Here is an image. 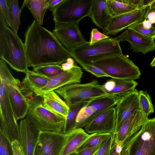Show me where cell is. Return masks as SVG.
<instances>
[{
  "mask_svg": "<svg viewBox=\"0 0 155 155\" xmlns=\"http://www.w3.org/2000/svg\"><path fill=\"white\" fill-rule=\"evenodd\" d=\"M24 42L28 66L61 65L71 57V52L61 44L53 32L34 20L25 33Z\"/></svg>",
  "mask_w": 155,
  "mask_h": 155,
  "instance_id": "obj_1",
  "label": "cell"
},
{
  "mask_svg": "<svg viewBox=\"0 0 155 155\" xmlns=\"http://www.w3.org/2000/svg\"><path fill=\"white\" fill-rule=\"evenodd\" d=\"M71 52V57L81 66L93 65L99 60L123 54L120 42L110 38L92 44L87 41Z\"/></svg>",
  "mask_w": 155,
  "mask_h": 155,
  "instance_id": "obj_2",
  "label": "cell"
},
{
  "mask_svg": "<svg viewBox=\"0 0 155 155\" xmlns=\"http://www.w3.org/2000/svg\"><path fill=\"white\" fill-rule=\"evenodd\" d=\"M27 98L29 105L27 117L39 131L63 133L65 117L45 106L41 97L31 96Z\"/></svg>",
  "mask_w": 155,
  "mask_h": 155,
  "instance_id": "obj_3",
  "label": "cell"
},
{
  "mask_svg": "<svg viewBox=\"0 0 155 155\" xmlns=\"http://www.w3.org/2000/svg\"><path fill=\"white\" fill-rule=\"evenodd\" d=\"M0 39V57L17 71L25 73L28 63L24 43L8 26L4 37Z\"/></svg>",
  "mask_w": 155,
  "mask_h": 155,
  "instance_id": "obj_4",
  "label": "cell"
},
{
  "mask_svg": "<svg viewBox=\"0 0 155 155\" xmlns=\"http://www.w3.org/2000/svg\"><path fill=\"white\" fill-rule=\"evenodd\" d=\"M54 91L65 102L68 107L108 94L102 85L96 79L84 84L68 85Z\"/></svg>",
  "mask_w": 155,
  "mask_h": 155,
  "instance_id": "obj_5",
  "label": "cell"
},
{
  "mask_svg": "<svg viewBox=\"0 0 155 155\" xmlns=\"http://www.w3.org/2000/svg\"><path fill=\"white\" fill-rule=\"evenodd\" d=\"M0 131L12 142L18 140L19 124L12 106L7 91L5 73L0 71Z\"/></svg>",
  "mask_w": 155,
  "mask_h": 155,
  "instance_id": "obj_6",
  "label": "cell"
},
{
  "mask_svg": "<svg viewBox=\"0 0 155 155\" xmlns=\"http://www.w3.org/2000/svg\"><path fill=\"white\" fill-rule=\"evenodd\" d=\"M103 70L111 78L134 81L140 78L139 68L123 54L102 59L93 64Z\"/></svg>",
  "mask_w": 155,
  "mask_h": 155,
  "instance_id": "obj_7",
  "label": "cell"
},
{
  "mask_svg": "<svg viewBox=\"0 0 155 155\" xmlns=\"http://www.w3.org/2000/svg\"><path fill=\"white\" fill-rule=\"evenodd\" d=\"M93 0H63L52 12L54 23H79L89 16Z\"/></svg>",
  "mask_w": 155,
  "mask_h": 155,
  "instance_id": "obj_8",
  "label": "cell"
},
{
  "mask_svg": "<svg viewBox=\"0 0 155 155\" xmlns=\"http://www.w3.org/2000/svg\"><path fill=\"white\" fill-rule=\"evenodd\" d=\"M124 145L129 147V155H155V117L148 119Z\"/></svg>",
  "mask_w": 155,
  "mask_h": 155,
  "instance_id": "obj_9",
  "label": "cell"
},
{
  "mask_svg": "<svg viewBox=\"0 0 155 155\" xmlns=\"http://www.w3.org/2000/svg\"><path fill=\"white\" fill-rule=\"evenodd\" d=\"M124 95L108 94L88 101L78 113L74 129L84 127L99 114L110 108L114 107Z\"/></svg>",
  "mask_w": 155,
  "mask_h": 155,
  "instance_id": "obj_10",
  "label": "cell"
},
{
  "mask_svg": "<svg viewBox=\"0 0 155 155\" xmlns=\"http://www.w3.org/2000/svg\"><path fill=\"white\" fill-rule=\"evenodd\" d=\"M7 91L10 101L17 120L26 117L29 105L27 98L20 89L21 82L12 74L8 68L6 70Z\"/></svg>",
  "mask_w": 155,
  "mask_h": 155,
  "instance_id": "obj_11",
  "label": "cell"
},
{
  "mask_svg": "<svg viewBox=\"0 0 155 155\" xmlns=\"http://www.w3.org/2000/svg\"><path fill=\"white\" fill-rule=\"evenodd\" d=\"M79 23H55L53 31L58 40L71 52L87 42L81 32Z\"/></svg>",
  "mask_w": 155,
  "mask_h": 155,
  "instance_id": "obj_12",
  "label": "cell"
},
{
  "mask_svg": "<svg viewBox=\"0 0 155 155\" xmlns=\"http://www.w3.org/2000/svg\"><path fill=\"white\" fill-rule=\"evenodd\" d=\"M116 123L115 131L117 132L124 123L136 110H141L139 92L136 89L124 95L114 107Z\"/></svg>",
  "mask_w": 155,
  "mask_h": 155,
  "instance_id": "obj_13",
  "label": "cell"
},
{
  "mask_svg": "<svg viewBox=\"0 0 155 155\" xmlns=\"http://www.w3.org/2000/svg\"><path fill=\"white\" fill-rule=\"evenodd\" d=\"M148 7H144L112 17L107 27L103 30V33L107 36L114 35L133 24L142 22Z\"/></svg>",
  "mask_w": 155,
  "mask_h": 155,
  "instance_id": "obj_14",
  "label": "cell"
},
{
  "mask_svg": "<svg viewBox=\"0 0 155 155\" xmlns=\"http://www.w3.org/2000/svg\"><path fill=\"white\" fill-rule=\"evenodd\" d=\"M83 72L81 68L76 65L71 69L64 71L54 77L48 78L46 85L36 94L35 96L41 97L45 93L54 91L68 85L80 83Z\"/></svg>",
  "mask_w": 155,
  "mask_h": 155,
  "instance_id": "obj_15",
  "label": "cell"
},
{
  "mask_svg": "<svg viewBox=\"0 0 155 155\" xmlns=\"http://www.w3.org/2000/svg\"><path fill=\"white\" fill-rule=\"evenodd\" d=\"M39 131L26 116L19 124V141L24 155H33L38 143Z\"/></svg>",
  "mask_w": 155,
  "mask_h": 155,
  "instance_id": "obj_16",
  "label": "cell"
},
{
  "mask_svg": "<svg viewBox=\"0 0 155 155\" xmlns=\"http://www.w3.org/2000/svg\"><path fill=\"white\" fill-rule=\"evenodd\" d=\"M142 111H136L122 124L114 135V140L122 145L139 131L148 120Z\"/></svg>",
  "mask_w": 155,
  "mask_h": 155,
  "instance_id": "obj_17",
  "label": "cell"
},
{
  "mask_svg": "<svg viewBox=\"0 0 155 155\" xmlns=\"http://www.w3.org/2000/svg\"><path fill=\"white\" fill-rule=\"evenodd\" d=\"M115 38L119 42H129L135 53L140 52L145 54L155 50V41L153 38L143 35L131 29H127Z\"/></svg>",
  "mask_w": 155,
  "mask_h": 155,
  "instance_id": "obj_18",
  "label": "cell"
},
{
  "mask_svg": "<svg viewBox=\"0 0 155 155\" xmlns=\"http://www.w3.org/2000/svg\"><path fill=\"white\" fill-rule=\"evenodd\" d=\"M116 123L114 107L110 108L98 115L84 127L87 133L112 134Z\"/></svg>",
  "mask_w": 155,
  "mask_h": 155,
  "instance_id": "obj_19",
  "label": "cell"
},
{
  "mask_svg": "<svg viewBox=\"0 0 155 155\" xmlns=\"http://www.w3.org/2000/svg\"><path fill=\"white\" fill-rule=\"evenodd\" d=\"M67 134L54 131H40L38 142L45 155H61Z\"/></svg>",
  "mask_w": 155,
  "mask_h": 155,
  "instance_id": "obj_20",
  "label": "cell"
},
{
  "mask_svg": "<svg viewBox=\"0 0 155 155\" xmlns=\"http://www.w3.org/2000/svg\"><path fill=\"white\" fill-rule=\"evenodd\" d=\"M25 73V77L21 83L20 90L26 97L35 96L46 85L48 78L29 70Z\"/></svg>",
  "mask_w": 155,
  "mask_h": 155,
  "instance_id": "obj_21",
  "label": "cell"
},
{
  "mask_svg": "<svg viewBox=\"0 0 155 155\" xmlns=\"http://www.w3.org/2000/svg\"><path fill=\"white\" fill-rule=\"evenodd\" d=\"M96 133L89 134L82 128L75 129L67 134L61 155H68L77 149Z\"/></svg>",
  "mask_w": 155,
  "mask_h": 155,
  "instance_id": "obj_22",
  "label": "cell"
},
{
  "mask_svg": "<svg viewBox=\"0 0 155 155\" xmlns=\"http://www.w3.org/2000/svg\"><path fill=\"white\" fill-rule=\"evenodd\" d=\"M89 17L97 26L105 29L112 17L108 12L106 0H93Z\"/></svg>",
  "mask_w": 155,
  "mask_h": 155,
  "instance_id": "obj_23",
  "label": "cell"
},
{
  "mask_svg": "<svg viewBox=\"0 0 155 155\" xmlns=\"http://www.w3.org/2000/svg\"><path fill=\"white\" fill-rule=\"evenodd\" d=\"M138 83L134 80L111 78L102 85L107 94L123 96L134 90Z\"/></svg>",
  "mask_w": 155,
  "mask_h": 155,
  "instance_id": "obj_24",
  "label": "cell"
},
{
  "mask_svg": "<svg viewBox=\"0 0 155 155\" xmlns=\"http://www.w3.org/2000/svg\"><path fill=\"white\" fill-rule=\"evenodd\" d=\"M43 104L47 108L66 118L69 108L64 101L54 91L43 94Z\"/></svg>",
  "mask_w": 155,
  "mask_h": 155,
  "instance_id": "obj_25",
  "label": "cell"
},
{
  "mask_svg": "<svg viewBox=\"0 0 155 155\" xmlns=\"http://www.w3.org/2000/svg\"><path fill=\"white\" fill-rule=\"evenodd\" d=\"M106 2L108 12L112 17L140 9L133 4L132 0H106Z\"/></svg>",
  "mask_w": 155,
  "mask_h": 155,
  "instance_id": "obj_26",
  "label": "cell"
},
{
  "mask_svg": "<svg viewBox=\"0 0 155 155\" xmlns=\"http://www.w3.org/2000/svg\"><path fill=\"white\" fill-rule=\"evenodd\" d=\"M30 11L37 22L41 25L48 7V0H26L23 5Z\"/></svg>",
  "mask_w": 155,
  "mask_h": 155,
  "instance_id": "obj_27",
  "label": "cell"
},
{
  "mask_svg": "<svg viewBox=\"0 0 155 155\" xmlns=\"http://www.w3.org/2000/svg\"><path fill=\"white\" fill-rule=\"evenodd\" d=\"M87 102H82L69 107V110L65 118L63 133L67 134L74 129L76 120L78 113Z\"/></svg>",
  "mask_w": 155,
  "mask_h": 155,
  "instance_id": "obj_28",
  "label": "cell"
},
{
  "mask_svg": "<svg viewBox=\"0 0 155 155\" xmlns=\"http://www.w3.org/2000/svg\"><path fill=\"white\" fill-rule=\"evenodd\" d=\"M7 2L11 13L12 24L11 29L17 33L21 24V11L19 7L18 1L17 0H7Z\"/></svg>",
  "mask_w": 155,
  "mask_h": 155,
  "instance_id": "obj_29",
  "label": "cell"
},
{
  "mask_svg": "<svg viewBox=\"0 0 155 155\" xmlns=\"http://www.w3.org/2000/svg\"><path fill=\"white\" fill-rule=\"evenodd\" d=\"M33 71L47 78L56 76L64 71L60 65L51 64L39 66L33 69Z\"/></svg>",
  "mask_w": 155,
  "mask_h": 155,
  "instance_id": "obj_30",
  "label": "cell"
},
{
  "mask_svg": "<svg viewBox=\"0 0 155 155\" xmlns=\"http://www.w3.org/2000/svg\"><path fill=\"white\" fill-rule=\"evenodd\" d=\"M139 98L142 111L147 117L153 113L154 107L152 104L150 97L145 91L139 92Z\"/></svg>",
  "mask_w": 155,
  "mask_h": 155,
  "instance_id": "obj_31",
  "label": "cell"
},
{
  "mask_svg": "<svg viewBox=\"0 0 155 155\" xmlns=\"http://www.w3.org/2000/svg\"><path fill=\"white\" fill-rule=\"evenodd\" d=\"M111 134L110 133H96L94 135L87 140L77 150L97 146L108 138Z\"/></svg>",
  "mask_w": 155,
  "mask_h": 155,
  "instance_id": "obj_32",
  "label": "cell"
},
{
  "mask_svg": "<svg viewBox=\"0 0 155 155\" xmlns=\"http://www.w3.org/2000/svg\"><path fill=\"white\" fill-rule=\"evenodd\" d=\"M0 155H13L11 142L0 131Z\"/></svg>",
  "mask_w": 155,
  "mask_h": 155,
  "instance_id": "obj_33",
  "label": "cell"
},
{
  "mask_svg": "<svg viewBox=\"0 0 155 155\" xmlns=\"http://www.w3.org/2000/svg\"><path fill=\"white\" fill-rule=\"evenodd\" d=\"M114 138V133L105 140L94 155H109Z\"/></svg>",
  "mask_w": 155,
  "mask_h": 155,
  "instance_id": "obj_34",
  "label": "cell"
},
{
  "mask_svg": "<svg viewBox=\"0 0 155 155\" xmlns=\"http://www.w3.org/2000/svg\"><path fill=\"white\" fill-rule=\"evenodd\" d=\"M85 71L97 78L110 77L100 68L93 65L84 64L81 66Z\"/></svg>",
  "mask_w": 155,
  "mask_h": 155,
  "instance_id": "obj_35",
  "label": "cell"
},
{
  "mask_svg": "<svg viewBox=\"0 0 155 155\" xmlns=\"http://www.w3.org/2000/svg\"><path fill=\"white\" fill-rule=\"evenodd\" d=\"M0 12L4 17L8 26L11 29L12 24L10 11L6 0H0Z\"/></svg>",
  "mask_w": 155,
  "mask_h": 155,
  "instance_id": "obj_36",
  "label": "cell"
},
{
  "mask_svg": "<svg viewBox=\"0 0 155 155\" xmlns=\"http://www.w3.org/2000/svg\"><path fill=\"white\" fill-rule=\"evenodd\" d=\"M127 28L133 30L142 35L153 38V29L152 27L149 29L144 28L143 26L142 22L133 24Z\"/></svg>",
  "mask_w": 155,
  "mask_h": 155,
  "instance_id": "obj_37",
  "label": "cell"
},
{
  "mask_svg": "<svg viewBox=\"0 0 155 155\" xmlns=\"http://www.w3.org/2000/svg\"><path fill=\"white\" fill-rule=\"evenodd\" d=\"M109 38L106 35L99 31L97 28H92L90 33L89 43L92 44L102 40Z\"/></svg>",
  "mask_w": 155,
  "mask_h": 155,
  "instance_id": "obj_38",
  "label": "cell"
},
{
  "mask_svg": "<svg viewBox=\"0 0 155 155\" xmlns=\"http://www.w3.org/2000/svg\"><path fill=\"white\" fill-rule=\"evenodd\" d=\"M105 140L100 144L94 147H85L77 150L76 152V155H94Z\"/></svg>",
  "mask_w": 155,
  "mask_h": 155,
  "instance_id": "obj_39",
  "label": "cell"
},
{
  "mask_svg": "<svg viewBox=\"0 0 155 155\" xmlns=\"http://www.w3.org/2000/svg\"><path fill=\"white\" fill-rule=\"evenodd\" d=\"M13 155H24L21 145L18 140H15L11 142Z\"/></svg>",
  "mask_w": 155,
  "mask_h": 155,
  "instance_id": "obj_40",
  "label": "cell"
},
{
  "mask_svg": "<svg viewBox=\"0 0 155 155\" xmlns=\"http://www.w3.org/2000/svg\"><path fill=\"white\" fill-rule=\"evenodd\" d=\"M122 150V145L116 142L114 140L109 155H121Z\"/></svg>",
  "mask_w": 155,
  "mask_h": 155,
  "instance_id": "obj_41",
  "label": "cell"
},
{
  "mask_svg": "<svg viewBox=\"0 0 155 155\" xmlns=\"http://www.w3.org/2000/svg\"><path fill=\"white\" fill-rule=\"evenodd\" d=\"M61 65L64 71H67L73 68L75 65L74 59L70 57L68 58L66 61Z\"/></svg>",
  "mask_w": 155,
  "mask_h": 155,
  "instance_id": "obj_42",
  "label": "cell"
},
{
  "mask_svg": "<svg viewBox=\"0 0 155 155\" xmlns=\"http://www.w3.org/2000/svg\"><path fill=\"white\" fill-rule=\"evenodd\" d=\"M145 19L149 21L152 24H155V12L147 9L145 16Z\"/></svg>",
  "mask_w": 155,
  "mask_h": 155,
  "instance_id": "obj_43",
  "label": "cell"
},
{
  "mask_svg": "<svg viewBox=\"0 0 155 155\" xmlns=\"http://www.w3.org/2000/svg\"><path fill=\"white\" fill-rule=\"evenodd\" d=\"M63 0H48V9L52 12L55 8Z\"/></svg>",
  "mask_w": 155,
  "mask_h": 155,
  "instance_id": "obj_44",
  "label": "cell"
},
{
  "mask_svg": "<svg viewBox=\"0 0 155 155\" xmlns=\"http://www.w3.org/2000/svg\"><path fill=\"white\" fill-rule=\"evenodd\" d=\"M33 155H45L42 147L38 142L36 146Z\"/></svg>",
  "mask_w": 155,
  "mask_h": 155,
  "instance_id": "obj_45",
  "label": "cell"
},
{
  "mask_svg": "<svg viewBox=\"0 0 155 155\" xmlns=\"http://www.w3.org/2000/svg\"><path fill=\"white\" fill-rule=\"evenodd\" d=\"M142 24L143 27L146 29H149L152 28V24L149 21L146 19L142 22Z\"/></svg>",
  "mask_w": 155,
  "mask_h": 155,
  "instance_id": "obj_46",
  "label": "cell"
},
{
  "mask_svg": "<svg viewBox=\"0 0 155 155\" xmlns=\"http://www.w3.org/2000/svg\"><path fill=\"white\" fill-rule=\"evenodd\" d=\"M121 155H129V149L128 145H124L123 147Z\"/></svg>",
  "mask_w": 155,
  "mask_h": 155,
  "instance_id": "obj_47",
  "label": "cell"
},
{
  "mask_svg": "<svg viewBox=\"0 0 155 155\" xmlns=\"http://www.w3.org/2000/svg\"><path fill=\"white\" fill-rule=\"evenodd\" d=\"M147 8L150 10L155 9V0Z\"/></svg>",
  "mask_w": 155,
  "mask_h": 155,
  "instance_id": "obj_48",
  "label": "cell"
},
{
  "mask_svg": "<svg viewBox=\"0 0 155 155\" xmlns=\"http://www.w3.org/2000/svg\"><path fill=\"white\" fill-rule=\"evenodd\" d=\"M150 66L152 67L155 66V57L150 63Z\"/></svg>",
  "mask_w": 155,
  "mask_h": 155,
  "instance_id": "obj_49",
  "label": "cell"
},
{
  "mask_svg": "<svg viewBox=\"0 0 155 155\" xmlns=\"http://www.w3.org/2000/svg\"><path fill=\"white\" fill-rule=\"evenodd\" d=\"M152 27L153 29V39L155 40V24H152Z\"/></svg>",
  "mask_w": 155,
  "mask_h": 155,
  "instance_id": "obj_50",
  "label": "cell"
},
{
  "mask_svg": "<svg viewBox=\"0 0 155 155\" xmlns=\"http://www.w3.org/2000/svg\"><path fill=\"white\" fill-rule=\"evenodd\" d=\"M68 155H76V152H74L71 154H70Z\"/></svg>",
  "mask_w": 155,
  "mask_h": 155,
  "instance_id": "obj_51",
  "label": "cell"
},
{
  "mask_svg": "<svg viewBox=\"0 0 155 155\" xmlns=\"http://www.w3.org/2000/svg\"><path fill=\"white\" fill-rule=\"evenodd\" d=\"M147 9L148 10H153V11H154L155 12V9H151V10H150V9H148L147 8Z\"/></svg>",
  "mask_w": 155,
  "mask_h": 155,
  "instance_id": "obj_52",
  "label": "cell"
}]
</instances>
